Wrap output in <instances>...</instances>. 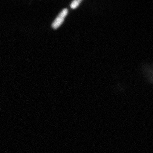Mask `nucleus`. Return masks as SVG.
Segmentation results:
<instances>
[{
	"label": "nucleus",
	"mask_w": 153,
	"mask_h": 153,
	"mask_svg": "<svg viewBox=\"0 0 153 153\" xmlns=\"http://www.w3.org/2000/svg\"><path fill=\"white\" fill-rule=\"evenodd\" d=\"M68 13V9L64 8L61 11L52 25V26L53 29H57L64 22V19Z\"/></svg>",
	"instance_id": "f257e3e1"
},
{
	"label": "nucleus",
	"mask_w": 153,
	"mask_h": 153,
	"mask_svg": "<svg viewBox=\"0 0 153 153\" xmlns=\"http://www.w3.org/2000/svg\"><path fill=\"white\" fill-rule=\"evenodd\" d=\"M82 1L81 0H74L72 1L70 7L72 9H75L79 4L80 2Z\"/></svg>",
	"instance_id": "f03ea898"
}]
</instances>
